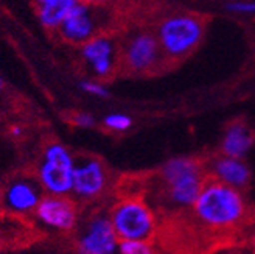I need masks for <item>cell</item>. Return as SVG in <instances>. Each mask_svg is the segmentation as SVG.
Listing matches in <instances>:
<instances>
[{
  "label": "cell",
  "instance_id": "1",
  "mask_svg": "<svg viewBox=\"0 0 255 254\" xmlns=\"http://www.w3.org/2000/svg\"><path fill=\"white\" fill-rule=\"evenodd\" d=\"M191 208L199 223L215 231H231L248 215L246 201L240 190L216 178H207Z\"/></svg>",
  "mask_w": 255,
  "mask_h": 254
},
{
  "label": "cell",
  "instance_id": "2",
  "mask_svg": "<svg viewBox=\"0 0 255 254\" xmlns=\"http://www.w3.org/2000/svg\"><path fill=\"white\" fill-rule=\"evenodd\" d=\"M167 200L177 208H191L206 183L202 166L193 158H173L160 172Z\"/></svg>",
  "mask_w": 255,
  "mask_h": 254
},
{
  "label": "cell",
  "instance_id": "3",
  "mask_svg": "<svg viewBox=\"0 0 255 254\" xmlns=\"http://www.w3.org/2000/svg\"><path fill=\"white\" fill-rule=\"evenodd\" d=\"M157 39L167 58L181 59L199 45L204 36V20L195 14H173L157 27Z\"/></svg>",
  "mask_w": 255,
  "mask_h": 254
},
{
  "label": "cell",
  "instance_id": "4",
  "mask_svg": "<svg viewBox=\"0 0 255 254\" xmlns=\"http://www.w3.org/2000/svg\"><path fill=\"white\" fill-rule=\"evenodd\" d=\"M109 219L120 240H151L156 236V215L143 200L137 197H128L120 200L112 208Z\"/></svg>",
  "mask_w": 255,
  "mask_h": 254
},
{
  "label": "cell",
  "instance_id": "5",
  "mask_svg": "<svg viewBox=\"0 0 255 254\" xmlns=\"http://www.w3.org/2000/svg\"><path fill=\"white\" fill-rule=\"evenodd\" d=\"M75 159L61 144H50L37 169V181L47 194L69 195L73 187Z\"/></svg>",
  "mask_w": 255,
  "mask_h": 254
},
{
  "label": "cell",
  "instance_id": "6",
  "mask_svg": "<svg viewBox=\"0 0 255 254\" xmlns=\"http://www.w3.org/2000/svg\"><path fill=\"white\" fill-rule=\"evenodd\" d=\"M120 239L106 215H95L81 231L76 248L83 254H112L119 250Z\"/></svg>",
  "mask_w": 255,
  "mask_h": 254
},
{
  "label": "cell",
  "instance_id": "7",
  "mask_svg": "<svg viewBox=\"0 0 255 254\" xmlns=\"http://www.w3.org/2000/svg\"><path fill=\"white\" fill-rule=\"evenodd\" d=\"M100 28V17L94 5H87L81 0L76 2L69 16L59 25L58 33L66 42L84 44L97 36Z\"/></svg>",
  "mask_w": 255,
  "mask_h": 254
},
{
  "label": "cell",
  "instance_id": "8",
  "mask_svg": "<svg viewBox=\"0 0 255 254\" xmlns=\"http://www.w3.org/2000/svg\"><path fill=\"white\" fill-rule=\"evenodd\" d=\"M34 215L42 225L56 231H72L78 220L75 203L67 195L48 194L39 201Z\"/></svg>",
  "mask_w": 255,
  "mask_h": 254
},
{
  "label": "cell",
  "instance_id": "9",
  "mask_svg": "<svg viewBox=\"0 0 255 254\" xmlns=\"http://www.w3.org/2000/svg\"><path fill=\"white\" fill-rule=\"evenodd\" d=\"M163 56L157 36L151 33L134 34L125 48L126 66L132 72H148L154 69Z\"/></svg>",
  "mask_w": 255,
  "mask_h": 254
},
{
  "label": "cell",
  "instance_id": "10",
  "mask_svg": "<svg viewBox=\"0 0 255 254\" xmlns=\"http://www.w3.org/2000/svg\"><path fill=\"white\" fill-rule=\"evenodd\" d=\"M108 173L105 166L97 159H83L75 164L72 192L83 200L100 197L106 190Z\"/></svg>",
  "mask_w": 255,
  "mask_h": 254
},
{
  "label": "cell",
  "instance_id": "11",
  "mask_svg": "<svg viewBox=\"0 0 255 254\" xmlns=\"http://www.w3.org/2000/svg\"><path fill=\"white\" fill-rule=\"evenodd\" d=\"M41 189L42 186L39 181H34L31 178L12 180L3 190L2 205L11 214L25 215L34 212L39 201L42 200Z\"/></svg>",
  "mask_w": 255,
  "mask_h": 254
},
{
  "label": "cell",
  "instance_id": "12",
  "mask_svg": "<svg viewBox=\"0 0 255 254\" xmlns=\"http://www.w3.org/2000/svg\"><path fill=\"white\" fill-rule=\"evenodd\" d=\"M81 53L97 77H108L116 66V45L108 36H94L83 44Z\"/></svg>",
  "mask_w": 255,
  "mask_h": 254
},
{
  "label": "cell",
  "instance_id": "13",
  "mask_svg": "<svg viewBox=\"0 0 255 254\" xmlns=\"http://www.w3.org/2000/svg\"><path fill=\"white\" fill-rule=\"evenodd\" d=\"M213 178L220 180L232 187H245L251 178L249 169L241 158L224 156L215 161L213 164Z\"/></svg>",
  "mask_w": 255,
  "mask_h": 254
},
{
  "label": "cell",
  "instance_id": "14",
  "mask_svg": "<svg viewBox=\"0 0 255 254\" xmlns=\"http://www.w3.org/2000/svg\"><path fill=\"white\" fill-rule=\"evenodd\" d=\"M254 145V134L245 123H232L227 128L223 141V155L232 158H243Z\"/></svg>",
  "mask_w": 255,
  "mask_h": 254
},
{
  "label": "cell",
  "instance_id": "15",
  "mask_svg": "<svg viewBox=\"0 0 255 254\" xmlns=\"http://www.w3.org/2000/svg\"><path fill=\"white\" fill-rule=\"evenodd\" d=\"M76 2L78 0H42L37 8L39 22L48 30H58Z\"/></svg>",
  "mask_w": 255,
  "mask_h": 254
},
{
  "label": "cell",
  "instance_id": "16",
  "mask_svg": "<svg viewBox=\"0 0 255 254\" xmlns=\"http://www.w3.org/2000/svg\"><path fill=\"white\" fill-rule=\"evenodd\" d=\"M154 251L151 240L140 239H125L119 242V253L122 254H151Z\"/></svg>",
  "mask_w": 255,
  "mask_h": 254
},
{
  "label": "cell",
  "instance_id": "17",
  "mask_svg": "<svg viewBox=\"0 0 255 254\" xmlns=\"http://www.w3.org/2000/svg\"><path fill=\"white\" fill-rule=\"evenodd\" d=\"M105 125L109 130H114V131H125L128 128H131L132 120H131V117H128L126 114L116 112V114H109V116L105 117Z\"/></svg>",
  "mask_w": 255,
  "mask_h": 254
},
{
  "label": "cell",
  "instance_id": "18",
  "mask_svg": "<svg viewBox=\"0 0 255 254\" xmlns=\"http://www.w3.org/2000/svg\"><path fill=\"white\" fill-rule=\"evenodd\" d=\"M227 9L240 14H255V2H231L227 3Z\"/></svg>",
  "mask_w": 255,
  "mask_h": 254
},
{
  "label": "cell",
  "instance_id": "19",
  "mask_svg": "<svg viewBox=\"0 0 255 254\" xmlns=\"http://www.w3.org/2000/svg\"><path fill=\"white\" fill-rule=\"evenodd\" d=\"M81 89L86 91L87 94H92L95 97H108L109 95L108 89L105 86H101L100 83H95V81H83Z\"/></svg>",
  "mask_w": 255,
  "mask_h": 254
},
{
  "label": "cell",
  "instance_id": "20",
  "mask_svg": "<svg viewBox=\"0 0 255 254\" xmlns=\"http://www.w3.org/2000/svg\"><path fill=\"white\" fill-rule=\"evenodd\" d=\"M75 123L81 126V128H91V126L95 125V119L87 112H80L75 116Z\"/></svg>",
  "mask_w": 255,
  "mask_h": 254
},
{
  "label": "cell",
  "instance_id": "21",
  "mask_svg": "<svg viewBox=\"0 0 255 254\" xmlns=\"http://www.w3.org/2000/svg\"><path fill=\"white\" fill-rule=\"evenodd\" d=\"M81 2H84V3H87V5L100 6V5H105V3L111 2V0H81Z\"/></svg>",
  "mask_w": 255,
  "mask_h": 254
},
{
  "label": "cell",
  "instance_id": "22",
  "mask_svg": "<svg viewBox=\"0 0 255 254\" xmlns=\"http://www.w3.org/2000/svg\"><path fill=\"white\" fill-rule=\"evenodd\" d=\"M11 133L14 134V136H20V134H22V128H20V126H12Z\"/></svg>",
  "mask_w": 255,
  "mask_h": 254
},
{
  "label": "cell",
  "instance_id": "23",
  "mask_svg": "<svg viewBox=\"0 0 255 254\" xmlns=\"http://www.w3.org/2000/svg\"><path fill=\"white\" fill-rule=\"evenodd\" d=\"M3 89V80H2V77H0V91Z\"/></svg>",
  "mask_w": 255,
  "mask_h": 254
},
{
  "label": "cell",
  "instance_id": "24",
  "mask_svg": "<svg viewBox=\"0 0 255 254\" xmlns=\"http://www.w3.org/2000/svg\"><path fill=\"white\" fill-rule=\"evenodd\" d=\"M252 244H254V247H255V234H254V237H252Z\"/></svg>",
  "mask_w": 255,
  "mask_h": 254
},
{
  "label": "cell",
  "instance_id": "25",
  "mask_svg": "<svg viewBox=\"0 0 255 254\" xmlns=\"http://www.w3.org/2000/svg\"><path fill=\"white\" fill-rule=\"evenodd\" d=\"M39 2H42V0H37V3H39Z\"/></svg>",
  "mask_w": 255,
  "mask_h": 254
}]
</instances>
